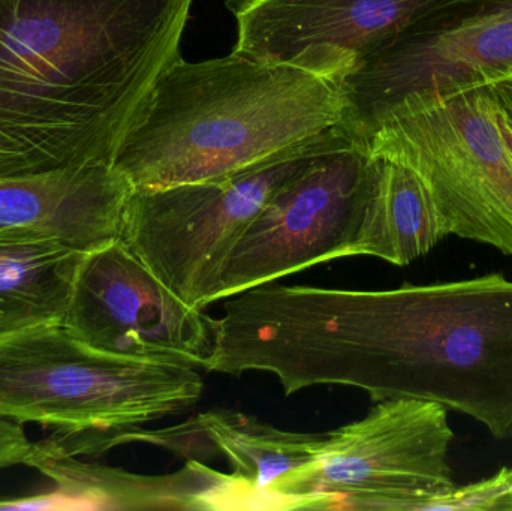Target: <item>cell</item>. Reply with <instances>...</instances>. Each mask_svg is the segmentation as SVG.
I'll use <instances>...</instances> for the list:
<instances>
[{
  "label": "cell",
  "mask_w": 512,
  "mask_h": 511,
  "mask_svg": "<svg viewBox=\"0 0 512 511\" xmlns=\"http://www.w3.org/2000/svg\"><path fill=\"white\" fill-rule=\"evenodd\" d=\"M439 0H227L234 51L339 84Z\"/></svg>",
  "instance_id": "obj_11"
},
{
  "label": "cell",
  "mask_w": 512,
  "mask_h": 511,
  "mask_svg": "<svg viewBox=\"0 0 512 511\" xmlns=\"http://www.w3.org/2000/svg\"><path fill=\"white\" fill-rule=\"evenodd\" d=\"M498 104V102H496ZM498 122L499 128H501L502 138H504L505 146H507L508 152H510L512 159V123L502 113L501 108L498 105Z\"/></svg>",
  "instance_id": "obj_19"
},
{
  "label": "cell",
  "mask_w": 512,
  "mask_h": 511,
  "mask_svg": "<svg viewBox=\"0 0 512 511\" xmlns=\"http://www.w3.org/2000/svg\"><path fill=\"white\" fill-rule=\"evenodd\" d=\"M87 252L0 230V333L63 324Z\"/></svg>",
  "instance_id": "obj_15"
},
{
  "label": "cell",
  "mask_w": 512,
  "mask_h": 511,
  "mask_svg": "<svg viewBox=\"0 0 512 511\" xmlns=\"http://www.w3.org/2000/svg\"><path fill=\"white\" fill-rule=\"evenodd\" d=\"M454 432L436 402L388 399L324 437L312 492L324 510L435 511L456 486L448 462Z\"/></svg>",
  "instance_id": "obj_9"
},
{
  "label": "cell",
  "mask_w": 512,
  "mask_h": 511,
  "mask_svg": "<svg viewBox=\"0 0 512 511\" xmlns=\"http://www.w3.org/2000/svg\"><path fill=\"white\" fill-rule=\"evenodd\" d=\"M195 420L215 456L228 459L265 510H324L312 483L325 434L282 431L227 408L204 411Z\"/></svg>",
  "instance_id": "obj_14"
},
{
  "label": "cell",
  "mask_w": 512,
  "mask_h": 511,
  "mask_svg": "<svg viewBox=\"0 0 512 511\" xmlns=\"http://www.w3.org/2000/svg\"><path fill=\"white\" fill-rule=\"evenodd\" d=\"M343 137L224 179L134 189L120 239L183 302L203 311L225 260L271 195Z\"/></svg>",
  "instance_id": "obj_7"
},
{
  "label": "cell",
  "mask_w": 512,
  "mask_h": 511,
  "mask_svg": "<svg viewBox=\"0 0 512 511\" xmlns=\"http://www.w3.org/2000/svg\"><path fill=\"white\" fill-rule=\"evenodd\" d=\"M426 183L448 236L512 257V159L490 86L397 114L357 141Z\"/></svg>",
  "instance_id": "obj_6"
},
{
  "label": "cell",
  "mask_w": 512,
  "mask_h": 511,
  "mask_svg": "<svg viewBox=\"0 0 512 511\" xmlns=\"http://www.w3.org/2000/svg\"><path fill=\"white\" fill-rule=\"evenodd\" d=\"M53 491L0 501V510H216L227 474L200 461L165 476H140L122 468L87 464L35 443L32 467Z\"/></svg>",
  "instance_id": "obj_13"
},
{
  "label": "cell",
  "mask_w": 512,
  "mask_h": 511,
  "mask_svg": "<svg viewBox=\"0 0 512 511\" xmlns=\"http://www.w3.org/2000/svg\"><path fill=\"white\" fill-rule=\"evenodd\" d=\"M490 89H492L502 113L512 123V77L493 83Z\"/></svg>",
  "instance_id": "obj_18"
},
{
  "label": "cell",
  "mask_w": 512,
  "mask_h": 511,
  "mask_svg": "<svg viewBox=\"0 0 512 511\" xmlns=\"http://www.w3.org/2000/svg\"><path fill=\"white\" fill-rule=\"evenodd\" d=\"M378 159V176L361 228L358 255L406 266L448 237L426 183L408 165Z\"/></svg>",
  "instance_id": "obj_16"
},
{
  "label": "cell",
  "mask_w": 512,
  "mask_h": 511,
  "mask_svg": "<svg viewBox=\"0 0 512 511\" xmlns=\"http://www.w3.org/2000/svg\"><path fill=\"white\" fill-rule=\"evenodd\" d=\"M378 159L343 137L286 180L243 231L212 303L316 264L357 257Z\"/></svg>",
  "instance_id": "obj_8"
},
{
  "label": "cell",
  "mask_w": 512,
  "mask_h": 511,
  "mask_svg": "<svg viewBox=\"0 0 512 511\" xmlns=\"http://www.w3.org/2000/svg\"><path fill=\"white\" fill-rule=\"evenodd\" d=\"M204 369L265 372L286 396L345 386L373 402H436L512 438V281L358 291L280 285L225 299Z\"/></svg>",
  "instance_id": "obj_1"
},
{
  "label": "cell",
  "mask_w": 512,
  "mask_h": 511,
  "mask_svg": "<svg viewBox=\"0 0 512 511\" xmlns=\"http://www.w3.org/2000/svg\"><path fill=\"white\" fill-rule=\"evenodd\" d=\"M342 96L327 78L233 53L171 60L114 156L134 189L243 173L342 131Z\"/></svg>",
  "instance_id": "obj_3"
},
{
  "label": "cell",
  "mask_w": 512,
  "mask_h": 511,
  "mask_svg": "<svg viewBox=\"0 0 512 511\" xmlns=\"http://www.w3.org/2000/svg\"><path fill=\"white\" fill-rule=\"evenodd\" d=\"M191 366L98 350L63 324L0 333V417L56 432L137 428L200 401Z\"/></svg>",
  "instance_id": "obj_4"
},
{
  "label": "cell",
  "mask_w": 512,
  "mask_h": 511,
  "mask_svg": "<svg viewBox=\"0 0 512 511\" xmlns=\"http://www.w3.org/2000/svg\"><path fill=\"white\" fill-rule=\"evenodd\" d=\"M134 188L113 165H84L0 179V230L90 252L122 236Z\"/></svg>",
  "instance_id": "obj_12"
},
{
  "label": "cell",
  "mask_w": 512,
  "mask_h": 511,
  "mask_svg": "<svg viewBox=\"0 0 512 511\" xmlns=\"http://www.w3.org/2000/svg\"><path fill=\"white\" fill-rule=\"evenodd\" d=\"M512 77V0H439L337 86L342 131L379 125Z\"/></svg>",
  "instance_id": "obj_5"
},
{
  "label": "cell",
  "mask_w": 512,
  "mask_h": 511,
  "mask_svg": "<svg viewBox=\"0 0 512 511\" xmlns=\"http://www.w3.org/2000/svg\"><path fill=\"white\" fill-rule=\"evenodd\" d=\"M35 443L17 423L0 417V470L12 467H32Z\"/></svg>",
  "instance_id": "obj_17"
},
{
  "label": "cell",
  "mask_w": 512,
  "mask_h": 511,
  "mask_svg": "<svg viewBox=\"0 0 512 511\" xmlns=\"http://www.w3.org/2000/svg\"><path fill=\"white\" fill-rule=\"evenodd\" d=\"M63 327L98 350L204 369L210 317L174 294L122 239L87 252Z\"/></svg>",
  "instance_id": "obj_10"
},
{
  "label": "cell",
  "mask_w": 512,
  "mask_h": 511,
  "mask_svg": "<svg viewBox=\"0 0 512 511\" xmlns=\"http://www.w3.org/2000/svg\"><path fill=\"white\" fill-rule=\"evenodd\" d=\"M192 0H0V179L113 165Z\"/></svg>",
  "instance_id": "obj_2"
}]
</instances>
